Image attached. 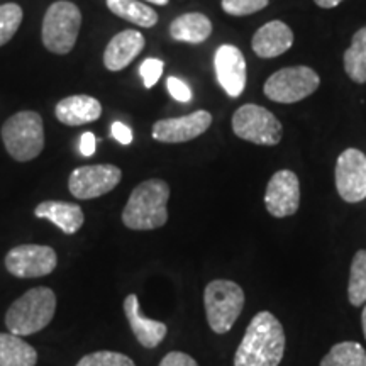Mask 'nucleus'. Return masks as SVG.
<instances>
[{"mask_svg":"<svg viewBox=\"0 0 366 366\" xmlns=\"http://www.w3.org/2000/svg\"><path fill=\"white\" fill-rule=\"evenodd\" d=\"M56 312V295L48 287H34L21 295L6 312V327L16 336H31L49 326Z\"/></svg>","mask_w":366,"mask_h":366,"instance_id":"obj_3","label":"nucleus"},{"mask_svg":"<svg viewBox=\"0 0 366 366\" xmlns=\"http://www.w3.org/2000/svg\"><path fill=\"white\" fill-rule=\"evenodd\" d=\"M264 205L273 217H290L300 205L299 177L290 170H280L269 178L264 192Z\"/></svg>","mask_w":366,"mask_h":366,"instance_id":"obj_12","label":"nucleus"},{"mask_svg":"<svg viewBox=\"0 0 366 366\" xmlns=\"http://www.w3.org/2000/svg\"><path fill=\"white\" fill-rule=\"evenodd\" d=\"M214 66L224 92L232 99L239 97L246 86V59L241 49L232 44L219 46L214 56Z\"/></svg>","mask_w":366,"mask_h":366,"instance_id":"obj_14","label":"nucleus"},{"mask_svg":"<svg viewBox=\"0 0 366 366\" xmlns=\"http://www.w3.org/2000/svg\"><path fill=\"white\" fill-rule=\"evenodd\" d=\"M336 189L345 202L366 199V154L356 148L342 151L336 162Z\"/></svg>","mask_w":366,"mask_h":366,"instance_id":"obj_11","label":"nucleus"},{"mask_svg":"<svg viewBox=\"0 0 366 366\" xmlns=\"http://www.w3.org/2000/svg\"><path fill=\"white\" fill-rule=\"evenodd\" d=\"M76 366H136L129 356L117 351H95L81 358Z\"/></svg>","mask_w":366,"mask_h":366,"instance_id":"obj_27","label":"nucleus"},{"mask_svg":"<svg viewBox=\"0 0 366 366\" xmlns=\"http://www.w3.org/2000/svg\"><path fill=\"white\" fill-rule=\"evenodd\" d=\"M347 299L355 307L366 304V249H360L351 263Z\"/></svg>","mask_w":366,"mask_h":366,"instance_id":"obj_25","label":"nucleus"},{"mask_svg":"<svg viewBox=\"0 0 366 366\" xmlns=\"http://www.w3.org/2000/svg\"><path fill=\"white\" fill-rule=\"evenodd\" d=\"M320 79L312 68L290 66L273 73L264 81V95L278 104H294L307 99L319 89Z\"/></svg>","mask_w":366,"mask_h":366,"instance_id":"obj_8","label":"nucleus"},{"mask_svg":"<svg viewBox=\"0 0 366 366\" xmlns=\"http://www.w3.org/2000/svg\"><path fill=\"white\" fill-rule=\"evenodd\" d=\"M121 178L122 172L116 164H86L71 172L68 189L79 200L97 199L116 189Z\"/></svg>","mask_w":366,"mask_h":366,"instance_id":"obj_9","label":"nucleus"},{"mask_svg":"<svg viewBox=\"0 0 366 366\" xmlns=\"http://www.w3.org/2000/svg\"><path fill=\"white\" fill-rule=\"evenodd\" d=\"M320 366H366V351L360 342H340L324 356Z\"/></svg>","mask_w":366,"mask_h":366,"instance_id":"obj_24","label":"nucleus"},{"mask_svg":"<svg viewBox=\"0 0 366 366\" xmlns=\"http://www.w3.org/2000/svg\"><path fill=\"white\" fill-rule=\"evenodd\" d=\"M294 44V33L285 22L272 21L256 31L251 41L253 51L259 58H277Z\"/></svg>","mask_w":366,"mask_h":366,"instance_id":"obj_17","label":"nucleus"},{"mask_svg":"<svg viewBox=\"0 0 366 366\" xmlns=\"http://www.w3.org/2000/svg\"><path fill=\"white\" fill-rule=\"evenodd\" d=\"M361 324H363V334L366 337V307L363 309V314H361Z\"/></svg>","mask_w":366,"mask_h":366,"instance_id":"obj_36","label":"nucleus"},{"mask_svg":"<svg viewBox=\"0 0 366 366\" xmlns=\"http://www.w3.org/2000/svg\"><path fill=\"white\" fill-rule=\"evenodd\" d=\"M146 41L139 31L126 29L111 39L104 53V65L109 71H121L129 66L134 58L143 51Z\"/></svg>","mask_w":366,"mask_h":366,"instance_id":"obj_16","label":"nucleus"},{"mask_svg":"<svg viewBox=\"0 0 366 366\" xmlns=\"http://www.w3.org/2000/svg\"><path fill=\"white\" fill-rule=\"evenodd\" d=\"M345 70L356 84H366V27H361L345 53Z\"/></svg>","mask_w":366,"mask_h":366,"instance_id":"obj_23","label":"nucleus"},{"mask_svg":"<svg viewBox=\"0 0 366 366\" xmlns=\"http://www.w3.org/2000/svg\"><path fill=\"white\" fill-rule=\"evenodd\" d=\"M146 2L154 4V6H167V4L170 2V0H146Z\"/></svg>","mask_w":366,"mask_h":366,"instance_id":"obj_35","label":"nucleus"},{"mask_svg":"<svg viewBox=\"0 0 366 366\" xmlns=\"http://www.w3.org/2000/svg\"><path fill=\"white\" fill-rule=\"evenodd\" d=\"M81 26V12L73 2L58 0L51 4L43 19V44L54 54H66L73 49Z\"/></svg>","mask_w":366,"mask_h":366,"instance_id":"obj_6","label":"nucleus"},{"mask_svg":"<svg viewBox=\"0 0 366 366\" xmlns=\"http://www.w3.org/2000/svg\"><path fill=\"white\" fill-rule=\"evenodd\" d=\"M22 17H24V12L17 4L9 2L0 6V46L7 44L14 38V34L19 29Z\"/></svg>","mask_w":366,"mask_h":366,"instance_id":"obj_26","label":"nucleus"},{"mask_svg":"<svg viewBox=\"0 0 366 366\" xmlns=\"http://www.w3.org/2000/svg\"><path fill=\"white\" fill-rule=\"evenodd\" d=\"M2 141L16 162H31L44 148L43 119L34 111H22L9 117L2 126Z\"/></svg>","mask_w":366,"mask_h":366,"instance_id":"obj_4","label":"nucleus"},{"mask_svg":"<svg viewBox=\"0 0 366 366\" xmlns=\"http://www.w3.org/2000/svg\"><path fill=\"white\" fill-rule=\"evenodd\" d=\"M244 292L231 280H212L204 290L207 322L216 334H226L234 326L244 307Z\"/></svg>","mask_w":366,"mask_h":366,"instance_id":"obj_5","label":"nucleus"},{"mask_svg":"<svg viewBox=\"0 0 366 366\" xmlns=\"http://www.w3.org/2000/svg\"><path fill=\"white\" fill-rule=\"evenodd\" d=\"M163 61L158 58H148L141 63L139 66V75L143 79V84L146 89H151V86L157 85L159 76L163 75Z\"/></svg>","mask_w":366,"mask_h":366,"instance_id":"obj_29","label":"nucleus"},{"mask_svg":"<svg viewBox=\"0 0 366 366\" xmlns=\"http://www.w3.org/2000/svg\"><path fill=\"white\" fill-rule=\"evenodd\" d=\"M54 116L61 124L84 126L102 116V105L90 95H71L59 100L54 107Z\"/></svg>","mask_w":366,"mask_h":366,"instance_id":"obj_18","label":"nucleus"},{"mask_svg":"<svg viewBox=\"0 0 366 366\" xmlns=\"http://www.w3.org/2000/svg\"><path fill=\"white\" fill-rule=\"evenodd\" d=\"M38 351L21 336L0 332V366H36Z\"/></svg>","mask_w":366,"mask_h":366,"instance_id":"obj_21","label":"nucleus"},{"mask_svg":"<svg viewBox=\"0 0 366 366\" xmlns=\"http://www.w3.org/2000/svg\"><path fill=\"white\" fill-rule=\"evenodd\" d=\"M170 34L175 41L199 44L212 34V22L200 12H189L177 17L170 26Z\"/></svg>","mask_w":366,"mask_h":366,"instance_id":"obj_20","label":"nucleus"},{"mask_svg":"<svg viewBox=\"0 0 366 366\" xmlns=\"http://www.w3.org/2000/svg\"><path fill=\"white\" fill-rule=\"evenodd\" d=\"M232 131L241 139L259 146H274L282 141L283 127L277 116L256 104H244L232 116Z\"/></svg>","mask_w":366,"mask_h":366,"instance_id":"obj_7","label":"nucleus"},{"mask_svg":"<svg viewBox=\"0 0 366 366\" xmlns=\"http://www.w3.org/2000/svg\"><path fill=\"white\" fill-rule=\"evenodd\" d=\"M111 132H112L114 139H116L117 143H121L124 146L132 143V131H131L129 126L124 124V122H121V121L114 122L112 127H111Z\"/></svg>","mask_w":366,"mask_h":366,"instance_id":"obj_32","label":"nucleus"},{"mask_svg":"<svg viewBox=\"0 0 366 366\" xmlns=\"http://www.w3.org/2000/svg\"><path fill=\"white\" fill-rule=\"evenodd\" d=\"M107 7L117 17L141 27H153L158 22V14L148 4L139 0H107Z\"/></svg>","mask_w":366,"mask_h":366,"instance_id":"obj_22","label":"nucleus"},{"mask_svg":"<svg viewBox=\"0 0 366 366\" xmlns=\"http://www.w3.org/2000/svg\"><path fill=\"white\" fill-rule=\"evenodd\" d=\"M285 355V331L268 310L251 319L234 355V366H278Z\"/></svg>","mask_w":366,"mask_h":366,"instance_id":"obj_1","label":"nucleus"},{"mask_svg":"<svg viewBox=\"0 0 366 366\" xmlns=\"http://www.w3.org/2000/svg\"><path fill=\"white\" fill-rule=\"evenodd\" d=\"M34 216L53 222L65 234H75L85 222L84 210L79 204L61 200H44L34 209Z\"/></svg>","mask_w":366,"mask_h":366,"instance_id":"obj_19","label":"nucleus"},{"mask_svg":"<svg viewBox=\"0 0 366 366\" xmlns=\"http://www.w3.org/2000/svg\"><path fill=\"white\" fill-rule=\"evenodd\" d=\"M159 366H199V363L190 355L182 351H172L159 361Z\"/></svg>","mask_w":366,"mask_h":366,"instance_id":"obj_31","label":"nucleus"},{"mask_svg":"<svg viewBox=\"0 0 366 366\" xmlns=\"http://www.w3.org/2000/svg\"><path fill=\"white\" fill-rule=\"evenodd\" d=\"M167 86H168V92H170V95L177 100V102L187 104L190 102L192 97H194V95H192L190 86L183 80L175 79V76H170V79H168Z\"/></svg>","mask_w":366,"mask_h":366,"instance_id":"obj_30","label":"nucleus"},{"mask_svg":"<svg viewBox=\"0 0 366 366\" xmlns=\"http://www.w3.org/2000/svg\"><path fill=\"white\" fill-rule=\"evenodd\" d=\"M269 0H222L224 12L229 16H249L268 6Z\"/></svg>","mask_w":366,"mask_h":366,"instance_id":"obj_28","label":"nucleus"},{"mask_svg":"<svg viewBox=\"0 0 366 366\" xmlns=\"http://www.w3.org/2000/svg\"><path fill=\"white\" fill-rule=\"evenodd\" d=\"M212 124V114L207 111H195L189 116L175 119H162L154 122L153 139L159 143H187L202 136Z\"/></svg>","mask_w":366,"mask_h":366,"instance_id":"obj_13","label":"nucleus"},{"mask_svg":"<svg viewBox=\"0 0 366 366\" xmlns=\"http://www.w3.org/2000/svg\"><path fill=\"white\" fill-rule=\"evenodd\" d=\"M56 264V251L44 244H19L6 254V269L17 278L46 277Z\"/></svg>","mask_w":366,"mask_h":366,"instance_id":"obj_10","label":"nucleus"},{"mask_svg":"<svg viewBox=\"0 0 366 366\" xmlns=\"http://www.w3.org/2000/svg\"><path fill=\"white\" fill-rule=\"evenodd\" d=\"M124 314L137 342L146 350H154L167 337V324L146 317L141 312L139 299L136 294H129L124 299Z\"/></svg>","mask_w":366,"mask_h":366,"instance_id":"obj_15","label":"nucleus"},{"mask_svg":"<svg viewBox=\"0 0 366 366\" xmlns=\"http://www.w3.org/2000/svg\"><path fill=\"white\" fill-rule=\"evenodd\" d=\"M168 199L170 185L162 178H151L131 192L124 210L122 222L132 231H153L163 227L168 221Z\"/></svg>","mask_w":366,"mask_h":366,"instance_id":"obj_2","label":"nucleus"},{"mask_svg":"<svg viewBox=\"0 0 366 366\" xmlns=\"http://www.w3.org/2000/svg\"><path fill=\"white\" fill-rule=\"evenodd\" d=\"M95 144H97V137H95L94 132H90V131L84 132L80 137V153L84 154L85 158L94 157Z\"/></svg>","mask_w":366,"mask_h":366,"instance_id":"obj_33","label":"nucleus"},{"mask_svg":"<svg viewBox=\"0 0 366 366\" xmlns=\"http://www.w3.org/2000/svg\"><path fill=\"white\" fill-rule=\"evenodd\" d=\"M314 2L322 9H332V7L340 6L342 0H314Z\"/></svg>","mask_w":366,"mask_h":366,"instance_id":"obj_34","label":"nucleus"}]
</instances>
